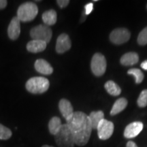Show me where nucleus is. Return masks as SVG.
<instances>
[{
  "label": "nucleus",
  "instance_id": "nucleus-1",
  "mask_svg": "<svg viewBox=\"0 0 147 147\" xmlns=\"http://www.w3.org/2000/svg\"><path fill=\"white\" fill-rule=\"evenodd\" d=\"M66 124L72 134L75 144L83 146L87 144L93 129L89 116L80 111L74 112Z\"/></svg>",
  "mask_w": 147,
  "mask_h": 147
},
{
  "label": "nucleus",
  "instance_id": "nucleus-2",
  "mask_svg": "<svg viewBox=\"0 0 147 147\" xmlns=\"http://www.w3.org/2000/svg\"><path fill=\"white\" fill-rule=\"evenodd\" d=\"M50 82L45 77L37 76L29 78L25 84V87L29 93L33 94H42L49 89Z\"/></svg>",
  "mask_w": 147,
  "mask_h": 147
},
{
  "label": "nucleus",
  "instance_id": "nucleus-3",
  "mask_svg": "<svg viewBox=\"0 0 147 147\" xmlns=\"http://www.w3.org/2000/svg\"><path fill=\"white\" fill-rule=\"evenodd\" d=\"M38 13L37 5L33 2H25L18 7L17 10V17L20 21L29 22L36 17Z\"/></svg>",
  "mask_w": 147,
  "mask_h": 147
},
{
  "label": "nucleus",
  "instance_id": "nucleus-4",
  "mask_svg": "<svg viewBox=\"0 0 147 147\" xmlns=\"http://www.w3.org/2000/svg\"><path fill=\"white\" fill-rule=\"evenodd\" d=\"M55 140L58 147H74L73 135L66 123L62 125L59 131L55 135Z\"/></svg>",
  "mask_w": 147,
  "mask_h": 147
},
{
  "label": "nucleus",
  "instance_id": "nucleus-5",
  "mask_svg": "<svg viewBox=\"0 0 147 147\" xmlns=\"http://www.w3.org/2000/svg\"><path fill=\"white\" fill-rule=\"evenodd\" d=\"M30 36L32 40H40L48 44L53 36L52 29L46 25H39L31 29Z\"/></svg>",
  "mask_w": 147,
  "mask_h": 147
},
{
  "label": "nucleus",
  "instance_id": "nucleus-6",
  "mask_svg": "<svg viewBox=\"0 0 147 147\" xmlns=\"http://www.w3.org/2000/svg\"><path fill=\"white\" fill-rule=\"evenodd\" d=\"M107 63L105 57L101 53H95L92 57L91 68L93 74L96 76H101L105 73Z\"/></svg>",
  "mask_w": 147,
  "mask_h": 147
},
{
  "label": "nucleus",
  "instance_id": "nucleus-7",
  "mask_svg": "<svg viewBox=\"0 0 147 147\" xmlns=\"http://www.w3.org/2000/svg\"><path fill=\"white\" fill-rule=\"evenodd\" d=\"M114 124L113 122L104 119L97 126V134L100 140H106L109 139L114 132Z\"/></svg>",
  "mask_w": 147,
  "mask_h": 147
},
{
  "label": "nucleus",
  "instance_id": "nucleus-8",
  "mask_svg": "<svg viewBox=\"0 0 147 147\" xmlns=\"http://www.w3.org/2000/svg\"><path fill=\"white\" fill-rule=\"evenodd\" d=\"M130 32L125 28L114 29L110 35V40L113 44L119 45L125 43L129 40Z\"/></svg>",
  "mask_w": 147,
  "mask_h": 147
},
{
  "label": "nucleus",
  "instance_id": "nucleus-9",
  "mask_svg": "<svg viewBox=\"0 0 147 147\" xmlns=\"http://www.w3.org/2000/svg\"><path fill=\"white\" fill-rule=\"evenodd\" d=\"M71 42L68 35L62 34L58 37L55 47L57 53L59 54H63L69 51L71 49Z\"/></svg>",
  "mask_w": 147,
  "mask_h": 147
},
{
  "label": "nucleus",
  "instance_id": "nucleus-10",
  "mask_svg": "<svg viewBox=\"0 0 147 147\" xmlns=\"http://www.w3.org/2000/svg\"><path fill=\"white\" fill-rule=\"evenodd\" d=\"M143 123L140 121H136L129 124L125 129L124 136L126 138H134L139 135V134L142 131Z\"/></svg>",
  "mask_w": 147,
  "mask_h": 147
},
{
  "label": "nucleus",
  "instance_id": "nucleus-11",
  "mask_svg": "<svg viewBox=\"0 0 147 147\" xmlns=\"http://www.w3.org/2000/svg\"><path fill=\"white\" fill-rule=\"evenodd\" d=\"M21 34V21L17 16H14L11 20L8 27V35L12 40H16Z\"/></svg>",
  "mask_w": 147,
  "mask_h": 147
},
{
  "label": "nucleus",
  "instance_id": "nucleus-12",
  "mask_svg": "<svg viewBox=\"0 0 147 147\" xmlns=\"http://www.w3.org/2000/svg\"><path fill=\"white\" fill-rule=\"evenodd\" d=\"M59 109L63 118L66 121L69 120L74 113L72 105H71L70 102L66 100V99H61L59 101Z\"/></svg>",
  "mask_w": 147,
  "mask_h": 147
},
{
  "label": "nucleus",
  "instance_id": "nucleus-13",
  "mask_svg": "<svg viewBox=\"0 0 147 147\" xmlns=\"http://www.w3.org/2000/svg\"><path fill=\"white\" fill-rule=\"evenodd\" d=\"M34 67L36 70L42 74L51 75L53 72V68L51 64L43 59H39L35 62Z\"/></svg>",
  "mask_w": 147,
  "mask_h": 147
},
{
  "label": "nucleus",
  "instance_id": "nucleus-14",
  "mask_svg": "<svg viewBox=\"0 0 147 147\" xmlns=\"http://www.w3.org/2000/svg\"><path fill=\"white\" fill-rule=\"evenodd\" d=\"M47 44L40 40H32L29 41L27 45V50L30 53H38L44 51L47 48Z\"/></svg>",
  "mask_w": 147,
  "mask_h": 147
},
{
  "label": "nucleus",
  "instance_id": "nucleus-15",
  "mask_svg": "<svg viewBox=\"0 0 147 147\" xmlns=\"http://www.w3.org/2000/svg\"><path fill=\"white\" fill-rule=\"evenodd\" d=\"M139 61V57L137 53L130 52L125 53L121 58V63L122 65L125 66H130L135 65Z\"/></svg>",
  "mask_w": 147,
  "mask_h": 147
},
{
  "label": "nucleus",
  "instance_id": "nucleus-16",
  "mask_svg": "<svg viewBox=\"0 0 147 147\" xmlns=\"http://www.w3.org/2000/svg\"><path fill=\"white\" fill-rule=\"evenodd\" d=\"M42 21L47 26H51L56 23L57 20V14L54 10H49L46 11L42 14Z\"/></svg>",
  "mask_w": 147,
  "mask_h": 147
},
{
  "label": "nucleus",
  "instance_id": "nucleus-17",
  "mask_svg": "<svg viewBox=\"0 0 147 147\" xmlns=\"http://www.w3.org/2000/svg\"><path fill=\"white\" fill-rule=\"evenodd\" d=\"M93 129H97L100 122L104 119V114L102 110L93 111L90 113L89 116Z\"/></svg>",
  "mask_w": 147,
  "mask_h": 147
},
{
  "label": "nucleus",
  "instance_id": "nucleus-18",
  "mask_svg": "<svg viewBox=\"0 0 147 147\" xmlns=\"http://www.w3.org/2000/svg\"><path fill=\"white\" fill-rule=\"evenodd\" d=\"M127 100L126 99L123 98V97L118 99L116 101L113 108H112L111 111H110V115L112 116H115L117 114L120 113L127 107Z\"/></svg>",
  "mask_w": 147,
  "mask_h": 147
},
{
  "label": "nucleus",
  "instance_id": "nucleus-19",
  "mask_svg": "<svg viewBox=\"0 0 147 147\" xmlns=\"http://www.w3.org/2000/svg\"><path fill=\"white\" fill-rule=\"evenodd\" d=\"M61 121L59 117H53L49 122V130L52 135H56L62 126Z\"/></svg>",
  "mask_w": 147,
  "mask_h": 147
},
{
  "label": "nucleus",
  "instance_id": "nucleus-20",
  "mask_svg": "<svg viewBox=\"0 0 147 147\" xmlns=\"http://www.w3.org/2000/svg\"><path fill=\"white\" fill-rule=\"evenodd\" d=\"M104 87H105V89L108 93L111 95L118 96V95L121 94V88L113 80H109V81L106 82Z\"/></svg>",
  "mask_w": 147,
  "mask_h": 147
},
{
  "label": "nucleus",
  "instance_id": "nucleus-21",
  "mask_svg": "<svg viewBox=\"0 0 147 147\" xmlns=\"http://www.w3.org/2000/svg\"><path fill=\"white\" fill-rule=\"evenodd\" d=\"M127 74L129 75H132L135 77V81L137 84L141 83L144 79V74L140 69L137 68H132L129 69Z\"/></svg>",
  "mask_w": 147,
  "mask_h": 147
},
{
  "label": "nucleus",
  "instance_id": "nucleus-22",
  "mask_svg": "<svg viewBox=\"0 0 147 147\" xmlns=\"http://www.w3.org/2000/svg\"><path fill=\"white\" fill-rule=\"evenodd\" d=\"M12 136V132L7 127L0 123V140H7L10 139Z\"/></svg>",
  "mask_w": 147,
  "mask_h": 147
},
{
  "label": "nucleus",
  "instance_id": "nucleus-23",
  "mask_svg": "<svg viewBox=\"0 0 147 147\" xmlns=\"http://www.w3.org/2000/svg\"><path fill=\"white\" fill-rule=\"evenodd\" d=\"M137 104L139 107L144 108L147 106V89L143 90L138 99Z\"/></svg>",
  "mask_w": 147,
  "mask_h": 147
},
{
  "label": "nucleus",
  "instance_id": "nucleus-24",
  "mask_svg": "<svg viewBox=\"0 0 147 147\" xmlns=\"http://www.w3.org/2000/svg\"><path fill=\"white\" fill-rule=\"evenodd\" d=\"M138 43L141 46L147 45V27L142 30L138 37Z\"/></svg>",
  "mask_w": 147,
  "mask_h": 147
},
{
  "label": "nucleus",
  "instance_id": "nucleus-25",
  "mask_svg": "<svg viewBox=\"0 0 147 147\" xmlns=\"http://www.w3.org/2000/svg\"><path fill=\"white\" fill-rule=\"evenodd\" d=\"M93 10V3H89L84 6V14L86 15H89Z\"/></svg>",
  "mask_w": 147,
  "mask_h": 147
},
{
  "label": "nucleus",
  "instance_id": "nucleus-26",
  "mask_svg": "<svg viewBox=\"0 0 147 147\" xmlns=\"http://www.w3.org/2000/svg\"><path fill=\"white\" fill-rule=\"evenodd\" d=\"M57 5L61 8H65L69 3V0H57Z\"/></svg>",
  "mask_w": 147,
  "mask_h": 147
},
{
  "label": "nucleus",
  "instance_id": "nucleus-27",
  "mask_svg": "<svg viewBox=\"0 0 147 147\" xmlns=\"http://www.w3.org/2000/svg\"><path fill=\"white\" fill-rule=\"evenodd\" d=\"M8 1L6 0H0V10H3L6 7Z\"/></svg>",
  "mask_w": 147,
  "mask_h": 147
},
{
  "label": "nucleus",
  "instance_id": "nucleus-28",
  "mask_svg": "<svg viewBox=\"0 0 147 147\" xmlns=\"http://www.w3.org/2000/svg\"><path fill=\"white\" fill-rule=\"evenodd\" d=\"M126 147H138V146L135 142H133V141H129V142L127 143Z\"/></svg>",
  "mask_w": 147,
  "mask_h": 147
},
{
  "label": "nucleus",
  "instance_id": "nucleus-29",
  "mask_svg": "<svg viewBox=\"0 0 147 147\" xmlns=\"http://www.w3.org/2000/svg\"><path fill=\"white\" fill-rule=\"evenodd\" d=\"M140 66L143 69H144V70H147V60L143 61L142 63H141Z\"/></svg>",
  "mask_w": 147,
  "mask_h": 147
},
{
  "label": "nucleus",
  "instance_id": "nucleus-30",
  "mask_svg": "<svg viewBox=\"0 0 147 147\" xmlns=\"http://www.w3.org/2000/svg\"><path fill=\"white\" fill-rule=\"evenodd\" d=\"M42 147H55V146H50V145H47V144H45V145H43V146H42Z\"/></svg>",
  "mask_w": 147,
  "mask_h": 147
},
{
  "label": "nucleus",
  "instance_id": "nucleus-31",
  "mask_svg": "<svg viewBox=\"0 0 147 147\" xmlns=\"http://www.w3.org/2000/svg\"><path fill=\"white\" fill-rule=\"evenodd\" d=\"M146 8H147V5H146Z\"/></svg>",
  "mask_w": 147,
  "mask_h": 147
}]
</instances>
